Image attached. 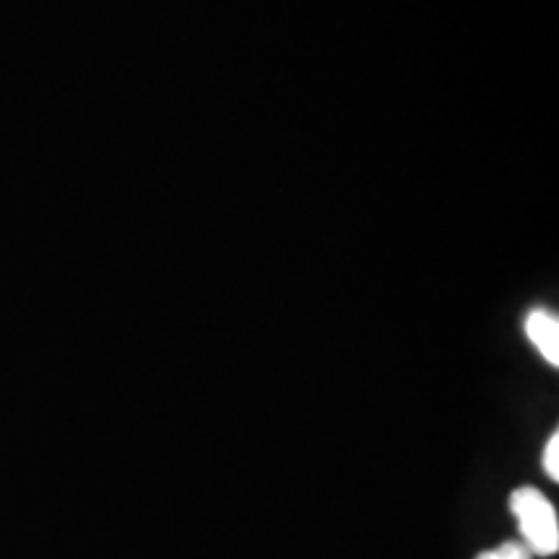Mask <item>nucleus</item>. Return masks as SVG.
<instances>
[{
  "label": "nucleus",
  "mask_w": 559,
  "mask_h": 559,
  "mask_svg": "<svg viewBox=\"0 0 559 559\" xmlns=\"http://www.w3.org/2000/svg\"><path fill=\"white\" fill-rule=\"evenodd\" d=\"M510 510L519 519L521 534L531 551L536 555L549 557L559 549V526L555 506L544 498L536 487H521L515 489L510 498Z\"/></svg>",
  "instance_id": "1"
},
{
  "label": "nucleus",
  "mask_w": 559,
  "mask_h": 559,
  "mask_svg": "<svg viewBox=\"0 0 559 559\" xmlns=\"http://www.w3.org/2000/svg\"><path fill=\"white\" fill-rule=\"evenodd\" d=\"M526 334L551 366L559 362V321L551 311L536 309L526 319Z\"/></svg>",
  "instance_id": "2"
},
{
  "label": "nucleus",
  "mask_w": 559,
  "mask_h": 559,
  "mask_svg": "<svg viewBox=\"0 0 559 559\" xmlns=\"http://www.w3.org/2000/svg\"><path fill=\"white\" fill-rule=\"evenodd\" d=\"M477 559H531V555H528V549L523 547V544L506 542V544H500L498 549L481 551Z\"/></svg>",
  "instance_id": "3"
},
{
  "label": "nucleus",
  "mask_w": 559,
  "mask_h": 559,
  "mask_svg": "<svg viewBox=\"0 0 559 559\" xmlns=\"http://www.w3.org/2000/svg\"><path fill=\"white\" fill-rule=\"evenodd\" d=\"M544 469H547V474L555 481L559 479V436L557 432L549 438L547 449H544Z\"/></svg>",
  "instance_id": "4"
}]
</instances>
